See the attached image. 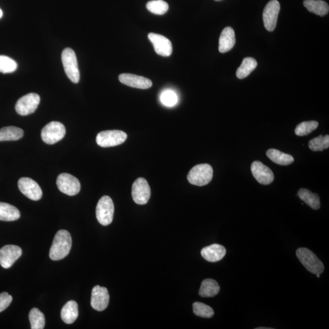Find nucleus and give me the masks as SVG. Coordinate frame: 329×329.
Masks as SVG:
<instances>
[{
  "instance_id": "obj_2",
  "label": "nucleus",
  "mask_w": 329,
  "mask_h": 329,
  "mask_svg": "<svg viewBox=\"0 0 329 329\" xmlns=\"http://www.w3.org/2000/svg\"><path fill=\"white\" fill-rule=\"evenodd\" d=\"M214 171L212 166L199 164L191 169L187 175V180L192 185L199 187L207 185L213 178Z\"/></svg>"
},
{
  "instance_id": "obj_10",
  "label": "nucleus",
  "mask_w": 329,
  "mask_h": 329,
  "mask_svg": "<svg viewBox=\"0 0 329 329\" xmlns=\"http://www.w3.org/2000/svg\"><path fill=\"white\" fill-rule=\"evenodd\" d=\"M132 196L137 204L144 205L151 197V189L147 181L140 177L135 181L132 187Z\"/></svg>"
},
{
  "instance_id": "obj_20",
  "label": "nucleus",
  "mask_w": 329,
  "mask_h": 329,
  "mask_svg": "<svg viewBox=\"0 0 329 329\" xmlns=\"http://www.w3.org/2000/svg\"><path fill=\"white\" fill-rule=\"evenodd\" d=\"M61 318L67 324H73L78 317V306L75 301H70L63 307Z\"/></svg>"
},
{
  "instance_id": "obj_24",
  "label": "nucleus",
  "mask_w": 329,
  "mask_h": 329,
  "mask_svg": "<svg viewBox=\"0 0 329 329\" xmlns=\"http://www.w3.org/2000/svg\"><path fill=\"white\" fill-rule=\"evenodd\" d=\"M266 156L275 164L280 165H289L294 162L293 156L276 149L267 150Z\"/></svg>"
},
{
  "instance_id": "obj_38",
  "label": "nucleus",
  "mask_w": 329,
  "mask_h": 329,
  "mask_svg": "<svg viewBox=\"0 0 329 329\" xmlns=\"http://www.w3.org/2000/svg\"><path fill=\"white\" fill-rule=\"evenodd\" d=\"M215 1H221V0H215Z\"/></svg>"
},
{
  "instance_id": "obj_8",
  "label": "nucleus",
  "mask_w": 329,
  "mask_h": 329,
  "mask_svg": "<svg viewBox=\"0 0 329 329\" xmlns=\"http://www.w3.org/2000/svg\"><path fill=\"white\" fill-rule=\"evenodd\" d=\"M41 101L38 94L31 93L20 98L15 104V110L22 116L32 114L38 109Z\"/></svg>"
},
{
  "instance_id": "obj_36",
  "label": "nucleus",
  "mask_w": 329,
  "mask_h": 329,
  "mask_svg": "<svg viewBox=\"0 0 329 329\" xmlns=\"http://www.w3.org/2000/svg\"><path fill=\"white\" fill-rule=\"evenodd\" d=\"M273 328H268V327H258L256 328V329H272Z\"/></svg>"
},
{
  "instance_id": "obj_11",
  "label": "nucleus",
  "mask_w": 329,
  "mask_h": 329,
  "mask_svg": "<svg viewBox=\"0 0 329 329\" xmlns=\"http://www.w3.org/2000/svg\"><path fill=\"white\" fill-rule=\"evenodd\" d=\"M280 9L281 6L277 0H272L264 8L263 12V23L268 32H273L275 29Z\"/></svg>"
},
{
  "instance_id": "obj_26",
  "label": "nucleus",
  "mask_w": 329,
  "mask_h": 329,
  "mask_svg": "<svg viewBox=\"0 0 329 329\" xmlns=\"http://www.w3.org/2000/svg\"><path fill=\"white\" fill-rule=\"evenodd\" d=\"M21 129L15 127L3 128L0 130V141H16L23 137Z\"/></svg>"
},
{
  "instance_id": "obj_4",
  "label": "nucleus",
  "mask_w": 329,
  "mask_h": 329,
  "mask_svg": "<svg viewBox=\"0 0 329 329\" xmlns=\"http://www.w3.org/2000/svg\"><path fill=\"white\" fill-rule=\"evenodd\" d=\"M62 61L68 78L73 83H78L80 73L75 51L70 48L64 49L62 53Z\"/></svg>"
},
{
  "instance_id": "obj_34",
  "label": "nucleus",
  "mask_w": 329,
  "mask_h": 329,
  "mask_svg": "<svg viewBox=\"0 0 329 329\" xmlns=\"http://www.w3.org/2000/svg\"><path fill=\"white\" fill-rule=\"evenodd\" d=\"M177 96L173 91H165L161 95V101L164 105L167 107H173L177 102Z\"/></svg>"
},
{
  "instance_id": "obj_19",
  "label": "nucleus",
  "mask_w": 329,
  "mask_h": 329,
  "mask_svg": "<svg viewBox=\"0 0 329 329\" xmlns=\"http://www.w3.org/2000/svg\"><path fill=\"white\" fill-rule=\"evenodd\" d=\"M235 44L234 30L231 27H226L221 33L219 39V51L221 53L231 50Z\"/></svg>"
},
{
  "instance_id": "obj_23",
  "label": "nucleus",
  "mask_w": 329,
  "mask_h": 329,
  "mask_svg": "<svg viewBox=\"0 0 329 329\" xmlns=\"http://www.w3.org/2000/svg\"><path fill=\"white\" fill-rule=\"evenodd\" d=\"M304 6L310 12L320 16L327 14L329 11L328 5L322 0H305Z\"/></svg>"
},
{
  "instance_id": "obj_7",
  "label": "nucleus",
  "mask_w": 329,
  "mask_h": 329,
  "mask_svg": "<svg viewBox=\"0 0 329 329\" xmlns=\"http://www.w3.org/2000/svg\"><path fill=\"white\" fill-rule=\"evenodd\" d=\"M127 134L122 131H104L98 134L96 141L101 147H112L124 143L127 139Z\"/></svg>"
},
{
  "instance_id": "obj_21",
  "label": "nucleus",
  "mask_w": 329,
  "mask_h": 329,
  "mask_svg": "<svg viewBox=\"0 0 329 329\" xmlns=\"http://www.w3.org/2000/svg\"><path fill=\"white\" fill-rule=\"evenodd\" d=\"M20 212L14 205L5 202H0V220L13 221L19 219Z\"/></svg>"
},
{
  "instance_id": "obj_1",
  "label": "nucleus",
  "mask_w": 329,
  "mask_h": 329,
  "mask_svg": "<svg viewBox=\"0 0 329 329\" xmlns=\"http://www.w3.org/2000/svg\"><path fill=\"white\" fill-rule=\"evenodd\" d=\"M72 240L70 233L66 230H60L55 235L50 251V257L54 261L64 259L69 255L72 248Z\"/></svg>"
},
{
  "instance_id": "obj_5",
  "label": "nucleus",
  "mask_w": 329,
  "mask_h": 329,
  "mask_svg": "<svg viewBox=\"0 0 329 329\" xmlns=\"http://www.w3.org/2000/svg\"><path fill=\"white\" fill-rule=\"evenodd\" d=\"M114 214V204L108 196L101 198L96 208L97 218L101 225L107 226L111 224Z\"/></svg>"
},
{
  "instance_id": "obj_30",
  "label": "nucleus",
  "mask_w": 329,
  "mask_h": 329,
  "mask_svg": "<svg viewBox=\"0 0 329 329\" xmlns=\"http://www.w3.org/2000/svg\"><path fill=\"white\" fill-rule=\"evenodd\" d=\"M147 10L156 15H164L168 10V3L163 0H153L147 3Z\"/></svg>"
},
{
  "instance_id": "obj_14",
  "label": "nucleus",
  "mask_w": 329,
  "mask_h": 329,
  "mask_svg": "<svg viewBox=\"0 0 329 329\" xmlns=\"http://www.w3.org/2000/svg\"><path fill=\"white\" fill-rule=\"evenodd\" d=\"M109 294L105 287L95 286L92 291L91 306L98 312H102L109 305Z\"/></svg>"
},
{
  "instance_id": "obj_35",
  "label": "nucleus",
  "mask_w": 329,
  "mask_h": 329,
  "mask_svg": "<svg viewBox=\"0 0 329 329\" xmlns=\"http://www.w3.org/2000/svg\"><path fill=\"white\" fill-rule=\"evenodd\" d=\"M12 297L6 292L0 293V313L4 311L12 303Z\"/></svg>"
},
{
  "instance_id": "obj_6",
  "label": "nucleus",
  "mask_w": 329,
  "mask_h": 329,
  "mask_svg": "<svg viewBox=\"0 0 329 329\" xmlns=\"http://www.w3.org/2000/svg\"><path fill=\"white\" fill-rule=\"evenodd\" d=\"M66 133V128L63 124L52 122L42 129L41 137L45 143L53 144L62 140Z\"/></svg>"
},
{
  "instance_id": "obj_25",
  "label": "nucleus",
  "mask_w": 329,
  "mask_h": 329,
  "mask_svg": "<svg viewBox=\"0 0 329 329\" xmlns=\"http://www.w3.org/2000/svg\"><path fill=\"white\" fill-rule=\"evenodd\" d=\"M298 196L314 210L320 208V198L318 194L310 192L306 189H301L297 193Z\"/></svg>"
},
{
  "instance_id": "obj_33",
  "label": "nucleus",
  "mask_w": 329,
  "mask_h": 329,
  "mask_svg": "<svg viewBox=\"0 0 329 329\" xmlns=\"http://www.w3.org/2000/svg\"><path fill=\"white\" fill-rule=\"evenodd\" d=\"M17 69V64L11 57L0 55V72L11 73Z\"/></svg>"
},
{
  "instance_id": "obj_29",
  "label": "nucleus",
  "mask_w": 329,
  "mask_h": 329,
  "mask_svg": "<svg viewBox=\"0 0 329 329\" xmlns=\"http://www.w3.org/2000/svg\"><path fill=\"white\" fill-rule=\"evenodd\" d=\"M309 147L313 152H322L324 149L328 148V135H325V136H322L321 135L318 137L313 138L309 141Z\"/></svg>"
},
{
  "instance_id": "obj_15",
  "label": "nucleus",
  "mask_w": 329,
  "mask_h": 329,
  "mask_svg": "<svg viewBox=\"0 0 329 329\" xmlns=\"http://www.w3.org/2000/svg\"><path fill=\"white\" fill-rule=\"evenodd\" d=\"M251 170L255 179L262 185H269L275 180L272 170L260 161H254L251 165Z\"/></svg>"
},
{
  "instance_id": "obj_32",
  "label": "nucleus",
  "mask_w": 329,
  "mask_h": 329,
  "mask_svg": "<svg viewBox=\"0 0 329 329\" xmlns=\"http://www.w3.org/2000/svg\"><path fill=\"white\" fill-rule=\"evenodd\" d=\"M193 313L199 317L211 318L214 315V310L210 306L202 303H193Z\"/></svg>"
},
{
  "instance_id": "obj_18",
  "label": "nucleus",
  "mask_w": 329,
  "mask_h": 329,
  "mask_svg": "<svg viewBox=\"0 0 329 329\" xmlns=\"http://www.w3.org/2000/svg\"><path fill=\"white\" fill-rule=\"evenodd\" d=\"M201 253L202 257L208 262H217L225 256L226 250L222 245L213 244L203 248Z\"/></svg>"
},
{
  "instance_id": "obj_17",
  "label": "nucleus",
  "mask_w": 329,
  "mask_h": 329,
  "mask_svg": "<svg viewBox=\"0 0 329 329\" xmlns=\"http://www.w3.org/2000/svg\"><path fill=\"white\" fill-rule=\"evenodd\" d=\"M119 80L122 84L129 87L147 89L152 87V81L144 77L132 75V74L124 73L119 76Z\"/></svg>"
},
{
  "instance_id": "obj_9",
  "label": "nucleus",
  "mask_w": 329,
  "mask_h": 329,
  "mask_svg": "<svg viewBox=\"0 0 329 329\" xmlns=\"http://www.w3.org/2000/svg\"><path fill=\"white\" fill-rule=\"evenodd\" d=\"M58 189L61 192L69 196H75L81 190V184L76 177L72 174L62 173L57 177L56 181Z\"/></svg>"
},
{
  "instance_id": "obj_16",
  "label": "nucleus",
  "mask_w": 329,
  "mask_h": 329,
  "mask_svg": "<svg viewBox=\"0 0 329 329\" xmlns=\"http://www.w3.org/2000/svg\"><path fill=\"white\" fill-rule=\"evenodd\" d=\"M148 39L152 43L157 54L164 57L170 56L173 51V46L170 40L156 33H149Z\"/></svg>"
},
{
  "instance_id": "obj_31",
  "label": "nucleus",
  "mask_w": 329,
  "mask_h": 329,
  "mask_svg": "<svg viewBox=\"0 0 329 329\" xmlns=\"http://www.w3.org/2000/svg\"><path fill=\"white\" fill-rule=\"evenodd\" d=\"M318 123L316 121L304 122L298 125L294 132L298 136H305L318 127Z\"/></svg>"
},
{
  "instance_id": "obj_28",
  "label": "nucleus",
  "mask_w": 329,
  "mask_h": 329,
  "mask_svg": "<svg viewBox=\"0 0 329 329\" xmlns=\"http://www.w3.org/2000/svg\"><path fill=\"white\" fill-rule=\"evenodd\" d=\"M31 328L32 329H43L45 325L44 315L38 309L34 308L31 310L29 315Z\"/></svg>"
},
{
  "instance_id": "obj_12",
  "label": "nucleus",
  "mask_w": 329,
  "mask_h": 329,
  "mask_svg": "<svg viewBox=\"0 0 329 329\" xmlns=\"http://www.w3.org/2000/svg\"><path fill=\"white\" fill-rule=\"evenodd\" d=\"M18 188L24 196L33 201H38L42 197V190L39 184L29 177L20 178Z\"/></svg>"
},
{
  "instance_id": "obj_22",
  "label": "nucleus",
  "mask_w": 329,
  "mask_h": 329,
  "mask_svg": "<svg viewBox=\"0 0 329 329\" xmlns=\"http://www.w3.org/2000/svg\"><path fill=\"white\" fill-rule=\"evenodd\" d=\"M220 290V285L216 281L207 279L202 281L199 294L203 297H214L219 293Z\"/></svg>"
},
{
  "instance_id": "obj_27",
  "label": "nucleus",
  "mask_w": 329,
  "mask_h": 329,
  "mask_svg": "<svg viewBox=\"0 0 329 329\" xmlns=\"http://www.w3.org/2000/svg\"><path fill=\"white\" fill-rule=\"evenodd\" d=\"M257 66L256 59L253 57H246L242 61L241 66L236 70V75L239 79H244L250 75Z\"/></svg>"
},
{
  "instance_id": "obj_3",
  "label": "nucleus",
  "mask_w": 329,
  "mask_h": 329,
  "mask_svg": "<svg viewBox=\"0 0 329 329\" xmlns=\"http://www.w3.org/2000/svg\"><path fill=\"white\" fill-rule=\"evenodd\" d=\"M296 256L307 270L313 275H321L324 272L323 263L312 251L305 248L297 249Z\"/></svg>"
},
{
  "instance_id": "obj_37",
  "label": "nucleus",
  "mask_w": 329,
  "mask_h": 329,
  "mask_svg": "<svg viewBox=\"0 0 329 329\" xmlns=\"http://www.w3.org/2000/svg\"><path fill=\"white\" fill-rule=\"evenodd\" d=\"M3 11L1 9H0V18H1L3 17Z\"/></svg>"
},
{
  "instance_id": "obj_13",
  "label": "nucleus",
  "mask_w": 329,
  "mask_h": 329,
  "mask_svg": "<svg viewBox=\"0 0 329 329\" xmlns=\"http://www.w3.org/2000/svg\"><path fill=\"white\" fill-rule=\"evenodd\" d=\"M21 254L22 250L18 246H5L0 250V264L3 268L8 269L19 259Z\"/></svg>"
}]
</instances>
